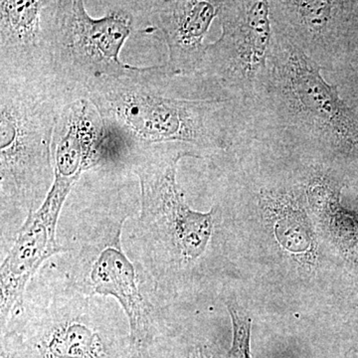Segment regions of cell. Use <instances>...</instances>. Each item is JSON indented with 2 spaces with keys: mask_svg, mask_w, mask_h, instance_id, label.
<instances>
[{
  "mask_svg": "<svg viewBox=\"0 0 358 358\" xmlns=\"http://www.w3.org/2000/svg\"><path fill=\"white\" fill-rule=\"evenodd\" d=\"M267 82L243 105L247 136L303 164L343 169L358 162V113L322 68L275 32Z\"/></svg>",
  "mask_w": 358,
  "mask_h": 358,
  "instance_id": "cell-1",
  "label": "cell"
},
{
  "mask_svg": "<svg viewBox=\"0 0 358 358\" xmlns=\"http://www.w3.org/2000/svg\"><path fill=\"white\" fill-rule=\"evenodd\" d=\"M164 64L136 67L92 84L95 106L114 145L115 159L162 145L192 148L199 159L220 157L245 138L243 105L228 98L188 100L167 96Z\"/></svg>",
  "mask_w": 358,
  "mask_h": 358,
  "instance_id": "cell-2",
  "label": "cell"
},
{
  "mask_svg": "<svg viewBox=\"0 0 358 358\" xmlns=\"http://www.w3.org/2000/svg\"><path fill=\"white\" fill-rule=\"evenodd\" d=\"M79 100L57 77L0 74V195L6 212L28 214L54 181L52 141L61 112Z\"/></svg>",
  "mask_w": 358,
  "mask_h": 358,
  "instance_id": "cell-3",
  "label": "cell"
},
{
  "mask_svg": "<svg viewBox=\"0 0 358 358\" xmlns=\"http://www.w3.org/2000/svg\"><path fill=\"white\" fill-rule=\"evenodd\" d=\"M199 155L181 145H162L129 150L119 157L128 164L141 185L138 233L152 243L171 247L181 260L192 262L207 248L215 222V207L207 213L186 203L176 181L178 164Z\"/></svg>",
  "mask_w": 358,
  "mask_h": 358,
  "instance_id": "cell-4",
  "label": "cell"
},
{
  "mask_svg": "<svg viewBox=\"0 0 358 358\" xmlns=\"http://www.w3.org/2000/svg\"><path fill=\"white\" fill-rule=\"evenodd\" d=\"M82 0H57L53 22V59L56 76L79 99L92 84L119 77L134 66L120 58L136 26L134 1H109L108 13L93 18Z\"/></svg>",
  "mask_w": 358,
  "mask_h": 358,
  "instance_id": "cell-5",
  "label": "cell"
},
{
  "mask_svg": "<svg viewBox=\"0 0 358 358\" xmlns=\"http://www.w3.org/2000/svg\"><path fill=\"white\" fill-rule=\"evenodd\" d=\"M221 36L206 45L197 74L216 98L246 105L267 82L275 32L270 1H221Z\"/></svg>",
  "mask_w": 358,
  "mask_h": 358,
  "instance_id": "cell-6",
  "label": "cell"
},
{
  "mask_svg": "<svg viewBox=\"0 0 358 358\" xmlns=\"http://www.w3.org/2000/svg\"><path fill=\"white\" fill-rule=\"evenodd\" d=\"M275 31L322 70L336 71L358 38V2L271 0Z\"/></svg>",
  "mask_w": 358,
  "mask_h": 358,
  "instance_id": "cell-7",
  "label": "cell"
},
{
  "mask_svg": "<svg viewBox=\"0 0 358 358\" xmlns=\"http://www.w3.org/2000/svg\"><path fill=\"white\" fill-rule=\"evenodd\" d=\"M56 3L57 0L0 2V74L57 77L52 43Z\"/></svg>",
  "mask_w": 358,
  "mask_h": 358,
  "instance_id": "cell-8",
  "label": "cell"
},
{
  "mask_svg": "<svg viewBox=\"0 0 358 358\" xmlns=\"http://www.w3.org/2000/svg\"><path fill=\"white\" fill-rule=\"evenodd\" d=\"M134 6L138 17L152 28L150 33L159 32L166 45V77L195 76L203 59L204 37L218 18L221 1L154 0L134 1Z\"/></svg>",
  "mask_w": 358,
  "mask_h": 358,
  "instance_id": "cell-9",
  "label": "cell"
},
{
  "mask_svg": "<svg viewBox=\"0 0 358 358\" xmlns=\"http://www.w3.org/2000/svg\"><path fill=\"white\" fill-rule=\"evenodd\" d=\"M58 218L41 209L28 214L17 237L1 265L0 273V315L3 326L7 320L20 313L26 285L40 266L50 257L61 253L56 240Z\"/></svg>",
  "mask_w": 358,
  "mask_h": 358,
  "instance_id": "cell-10",
  "label": "cell"
},
{
  "mask_svg": "<svg viewBox=\"0 0 358 358\" xmlns=\"http://www.w3.org/2000/svg\"><path fill=\"white\" fill-rule=\"evenodd\" d=\"M341 169L301 162L307 206L341 254L358 264V209L341 203L345 183Z\"/></svg>",
  "mask_w": 358,
  "mask_h": 358,
  "instance_id": "cell-11",
  "label": "cell"
},
{
  "mask_svg": "<svg viewBox=\"0 0 358 358\" xmlns=\"http://www.w3.org/2000/svg\"><path fill=\"white\" fill-rule=\"evenodd\" d=\"M117 224L108 244L92 263L90 271L93 293L114 296L128 317L131 343L141 348L147 343L150 317L147 303L138 289L136 268L122 252V222Z\"/></svg>",
  "mask_w": 358,
  "mask_h": 358,
  "instance_id": "cell-12",
  "label": "cell"
},
{
  "mask_svg": "<svg viewBox=\"0 0 358 358\" xmlns=\"http://www.w3.org/2000/svg\"><path fill=\"white\" fill-rule=\"evenodd\" d=\"M37 358H108V343L101 331L84 319H56L33 341Z\"/></svg>",
  "mask_w": 358,
  "mask_h": 358,
  "instance_id": "cell-13",
  "label": "cell"
},
{
  "mask_svg": "<svg viewBox=\"0 0 358 358\" xmlns=\"http://www.w3.org/2000/svg\"><path fill=\"white\" fill-rule=\"evenodd\" d=\"M232 319L233 341L228 358H252L250 352L251 320L242 315L234 305L227 303Z\"/></svg>",
  "mask_w": 358,
  "mask_h": 358,
  "instance_id": "cell-14",
  "label": "cell"
},
{
  "mask_svg": "<svg viewBox=\"0 0 358 358\" xmlns=\"http://www.w3.org/2000/svg\"><path fill=\"white\" fill-rule=\"evenodd\" d=\"M29 346L26 345L21 336L10 333L2 336L1 358H28Z\"/></svg>",
  "mask_w": 358,
  "mask_h": 358,
  "instance_id": "cell-15",
  "label": "cell"
},
{
  "mask_svg": "<svg viewBox=\"0 0 358 358\" xmlns=\"http://www.w3.org/2000/svg\"><path fill=\"white\" fill-rule=\"evenodd\" d=\"M187 358H211L208 352L205 350V348L199 346V348H194L188 355Z\"/></svg>",
  "mask_w": 358,
  "mask_h": 358,
  "instance_id": "cell-16",
  "label": "cell"
}]
</instances>
